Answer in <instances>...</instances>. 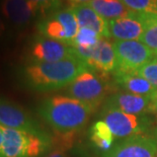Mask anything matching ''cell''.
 I'll list each match as a JSON object with an SVG mask.
<instances>
[{
	"mask_svg": "<svg viewBox=\"0 0 157 157\" xmlns=\"http://www.w3.org/2000/svg\"><path fill=\"white\" fill-rule=\"evenodd\" d=\"M94 111L90 105L66 94L47 98L38 108L39 115L66 147L71 145L75 135L84 128Z\"/></svg>",
	"mask_w": 157,
	"mask_h": 157,
	"instance_id": "cell-1",
	"label": "cell"
},
{
	"mask_svg": "<svg viewBox=\"0 0 157 157\" xmlns=\"http://www.w3.org/2000/svg\"><path fill=\"white\" fill-rule=\"evenodd\" d=\"M90 69L78 57L58 62H28L17 70V76L28 88L51 91L67 86L85 70Z\"/></svg>",
	"mask_w": 157,
	"mask_h": 157,
	"instance_id": "cell-2",
	"label": "cell"
},
{
	"mask_svg": "<svg viewBox=\"0 0 157 157\" xmlns=\"http://www.w3.org/2000/svg\"><path fill=\"white\" fill-rule=\"evenodd\" d=\"M53 140L47 133L36 134L23 130L4 128L2 157H44Z\"/></svg>",
	"mask_w": 157,
	"mask_h": 157,
	"instance_id": "cell-3",
	"label": "cell"
},
{
	"mask_svg": "<svg viewBox=\"0 0 157 157\" xmlns=\"http://www.w3.org/2000/svg\"><path fill=\"white\" fill-rule=\"evenodd\" d=\"M113 90L115 89L105 79V75H98L91 69H87L66 87V95L90 105L96 109Z\"/></svg>",
	"mask_w": 157,
	"mask_h": 157,
	"instance_id": "cell-4",
	"label": "cell"
},
{
	"mask_svg": "<svg viewBox=\"0 0 157 157\" xmlns=\"http://www.w3.org/2000/svg\"><path fill=\"white\" fill-rule=\"evenodd\" d=\"M39 34L71 46L79 31L72 8H59L44 16L36 25Z\"/></svg>",
	"mask_w": 157,
	"mask_h": 157,
	"instance_id": "cell-5",
	"label": "cell"
},
{
	"mask_svg": "<svg viewBox=\"0 0 157 157\" xmlns=\"http://www.w3.org/2000/svg\"><path fill=\"white\" fill-rule=\"evenodd\" d=\"M101 117L116 138L141 135L151 126V120L147 115H130L106 105H103Z\"/></svg>",
	"mask_w": 157,
	"mask_h": 157,
	"instance_id": "cell-6",
	"label": "cell"
},
{
	"mask_svg": "<svg viewBox=\"0 0 157 157\" xmlns=\"http://www.w3.org/2000/svg\"><path fill=\"white\" fill-rule=\"evenodd\" d=\"M113 46L117 58V67L113 74L135 73L156 58L154 52L140 41H115Z\"/></svg>",
	"mask_w": 157,
	"mask_h": 157,
	"instance_id": "cell-7",
	"label": "cell"
},
{
	"mask_svg": "<svg viewBox=\"0 0 157 157\" xmlns=\"http://www.w3.org/2000/svg\"><path fill=\"white\" fill-rule=\"evenodd\" d=\"M28 62H58L65 59L75 58V50L65 43L49 39L42 35H36L29 41L26 48Z\"/></svg>",
	"mask_w": 157,
	"mask_h": 157,
	"instance_id": "cell-8",
	"label": "cell"
},
{
	"mask_svg": "<svg viewBox=\"0 0 157 157\" xmlns=\"http://www.w3.org/2000/svg\"><path fill=\"white\" fill-rule=\"evenodd\" d=\"M0 11L9 28L21 29L35 21L41 8L29 0H0Z\"/></svg>",
	"mask_w": 157,
	"mask_h": 157,
	"instance_id": "cell-9",
	"label": "cell"
},
{
	"mask_svg": "<svg viewBox=\"0 0 157 157\" xmlns=\"http://www.w3.org/2000/svg\"><path fill=\"white\" fill-rule=\"evenodd\" d=\"M0 125L4 128L23 130L36 134L46 133L40 124L21 106L0 96Z\"/></svg>",
	"mask_w": 157,
	"mask_h": 157,
	"instance_id": "cell-10",
	"label": "cell"
},
{
	"mask_svg": "<svg viewBox=\"0 0 157 157\" xmlns=\"http://www.w3.org/2000/svg\"><path fill=\"white\" fill-rule=\"evenodd\" d=\"M103 157H157V141L150 137L132 136L118 142Z\"/></svg>",
	"mask_w": 157,
	"mask_h": 157,
	"instance_id": "cell-11",
	"label": "cell"
},
{
	"mask_svg": "<svg viewBox=\"0 0 157 157\" xmlns=\"http://www.w3.org/2000/svg\"><path fill=\"white\" fill-rule=\"evenodd\" d=\"M147 13L131 11L123 17L109 21V36L116 41H139L144 33Z\"/></svg>",
	"mask_w": 157,
	"mask_h": 157,
	"instance_id": "cell-12",
	"label": "cell"
},
{
	"mask_svg": "<svg viewBox=\"0 0 157 157\" xmlns=\"http://www.w3.org/2000/svg\"><path fill=\"white\" fill-rule=\"evenodd\" d=\"M105 105L130 115H147L152 113L151 96L137 95L129 92H113L105 99Z\"/></svg>",
	"mask_w": 157,
	"mask_h": 157,
	"instance_id": "cell-13",
	"label": "cell"
},
{
	"mask_svg": "<svg viewBox=\"0 0 157 157\" xmlns=\"http://www.w3.org/2000/svg\"><path fill=\"white\" fill-rule=\"evenodd\" d=\"M87 66L101 75L113 73L117 67V58L112 43L108 39L101 38L93 49L91 58L87 62Z\"/></svg>",
	"mask_w": 157,
	"mask_h": 157,
	"instance_id": "cell-14",
	"label": "cell"
},
{
	"mask_svg": "<svg viewBox=\"0 0 157 157\" xmlns=\"http://www.w3.org/2000/svg\"><path fill=\"white\" fill-rule=\"evenodd\" d=\"M73 12L78 21L79 28H87L105 39H109V21L96 12L89 4H73Z\"/></svg>",
	"mask_w": 157,
	"mask_h": 157,
	"instance_id": "cell-15",
	"label": "cell"
},
{
	"mask_svg": "<svg viewBox=\"0 0 157 157\" xmlns=\"http://www.w3.org/2000/svg\"><path fill=\"white\" fill-rule=\"evenodd\" d=\"M115 85L123 88L129 93L143 96H152L156 89L147 81L145 78L136 73L124 74V73H115L113 74Z\"/></svg>",
	"mask_w": 157,
	"mask_h": 157,
	"instance_id": "cell-16",
	"label": "cell"
},
{
	"mask_svg": "<svg viewBox=\"0 0 157 157\" xmlns=\"http://www.w3.org/2000/svg\"><path fill=\"white\" fill-rule=\"evenodd\" d=\"M88 4L99 15L108 21L123 17L132 11L121 0H92Z\"/></svg>",
	"mask_w": 157,
	"mask_h": 157,
	"instance_id": "cell-17",
	"label": "cell"
},
{
	"mask_svg": "<svg viewBox=\"0 0 157 157\" xmlns=\"http://www.w3.org/2000/svg\"><path fill=\"white\" fill-rule=\"evenodd\" d=\"M90 140L98 148L109 151L112 148L115 136L112 133L109 127L103 121H98L94 123L89 133Z\"/></svg>",
	"mask_w": 157,
	"mask_h": 157,
	"instance_id": "cell-18",
	"label": "cell"
},
{
	"mask_svg": "<svg viewBox=\"0 0 157 157\" xmlns=\"http://www.w3.org/2000/svg\"><path fill=\"white\" fill-rule=\"evenodd\" d=\"M139 41L152 50L157 58V14L147 13L145 29Z\"/></svg>",
	"mask_w": 157,
	"mask_h": 157,
	"instance_id": "cell-19",
	"label": "cell"
},
{
	"mask_svg": "<svg viewBox=\"0 0 157 157\" xmlns=\"http://www.w3.org/2000/svg\"><path fill=\"white\" fill-rule=\"evenodd\" d=\"M102 36L96 34L94 31L87 28H79V31L73 40L72 47H83V48H90L94 47L99 42Z\"/></svg>",
	"mask_w": 157,
	"mask_h": 157,
	"instance_id": "cell-20",
	"label": "cell"
},
{
	"mask_svg": "<svg viewBox=\"0 0 157 157\" xmlns=\"http://www.w3.org/2000/svg\"><path fill=\"white\" fill-rule=\"evenodd\" d=\"M130 10L157 14V0H121Z\"/></svg>",
	"mask_w": 157,
	"mask_h": 157,
	"instance_id": "cell-21",
	"label": "cell"
},
{
	"mask_svg": "<svg viewBox=\"0 0 157 157\" xmlns=\"http://www.w3.org/2000/svg\"><path fill=\"white\" fill-rule=\"evenodd\" d=\"M135 73L145 78L157 90V58L142 66Z\"/></svg>",
	"mask_w": 157,
	"mask_h": 157,
	"instance_id": "cell-22",
	"label": "cell"
},
{
	"mask_svg": "<svg viewBox=\"0 0 157 157\" xmlns=\"http://www.w3.org/2000/svg\"><path fill=\"white\" fill-rule=\"evenodd\" d=\"M29 1H33L40 5L41 14L44 16L59 9L60 5H61V0H29Z\"/></svg>",
	"mask_w": 157,
	"mask_h": 157,
	"instance_id": "cell-23",
	"label": "cell"
},
{
	"mask_svg": "<svg viewBox=\"0 0 157 157\" xmlns=\"http://www.w3.org/2000/svg\"><path fill=\"white\" fill-rule=\"evenodd\" d=\"M8 25L5 21V19L3 18V16L0 11V43H2L5 40L6 36L8 34Z\"/></svg>",
	"mask_w": 157,
	"mask_h": 157,
	"instance_id": "cell-24",
	"label": "cell"
},
{
	"mask_svg": "<svg viewBox=\"0 0 157 157\" xmlns=\"http://www.w3.org/2000/svg\"><path fill=\"white\" fill-rule=\"evenodd\" d=\"M44 157H67V155L65 154V152L62 149H56L53 151L49 152L48 154H46Z\"/></svg>",
	"mask_w": 157,
	"mask_h": 157,
	"instance_id": "cell-25",
	"label": "cell"
},
{
	"mask_svg": "<svg viewBox=\"0 0 157 157\" xmlns=\"http://www.w3.org/2000/svg\"><path fill=\"white\" fill-rule=\"evenodd\" d=\"M151 101H152V113L157 116V90L151 96Z\"/></svg>",
	"mask_w": 157,
	"mask_h": 157,
	"instance_id": "cell-26",
	"label": "cell"
},
{
	"mask_svg": "<svg viewBox=\"0 0 157 157\" xmlns=\"http://www.w3.org/2000/svg\"><path fill=\"white\" fill-rule=\"evenodd\" d=\"M3 139H4V127H2L0 125V157H2Z\"/></svg>",
	"mask_w": 157,
	"mask_h": 157,
	"instance_id": "cell-27",
	"label": "cell"
},
{
	"mask_svg": "<svg viewBox=\"0 0 157 157\" xmlns=\"http://www.w3.org/2000/svg\"><path fill=\"white\" fill-rule=\"evenodd\" d=\"M68 1L73 3V4H88L92 0H68Z\"/></svg>",
	"mask_w": 157,
	"mask_h": 157,
	"instance_id": "cell-28",
	"label": "cell"
},
{
	"mask_svg": "<svg viewBox=\"0 0 157 157\" xmlns=\"http://www.w3.org/2000/svg\"><path fill=\"white\" fill-rule=\"evenodd\" d=\"M156 141H157V137H156Z\"/></svg>",
	"mask_w": 157,
	"mask_h": 157,
	"instance_id": "cell-29",
	"label": "cell"
}]
</instances>
